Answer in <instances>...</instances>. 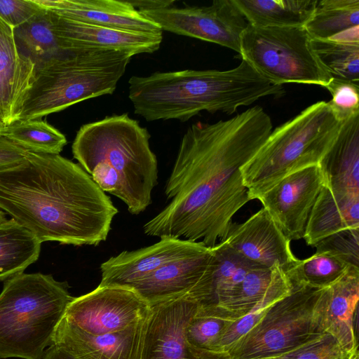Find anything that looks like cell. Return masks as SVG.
Returning <instances> with one entry per match:
<instances>
[{"label": "cell", "mask_w": 359, "mask_h": 359, "mask_svg": "<svg viewBox=\"0 0 359 359\" xmlns=\"http://www.w3.org/2000/svg\"><path fill=\"white\" fill-rule=\"evenodd\" d=\"M271 131V118L259 106L189 126L165 187L170 203L144 224V233L208 248L224 241L233 216L250 201L241 169Z\"/></svg>", "instance_id": "cell-1"}, {"label": "cell", "mask_w": 359, "mask_h": 359, "mask_svg": "<svg viewBox=\"0 0 359 359\" xmlns=\"http://www.w3.org/2000/svg\"><path fill=\"white\" fill-rule=\"evenodd\" d=\"M0 208L41 243L98 245L118 209L81 167L60 154L28 151L0 171Z\"/></svg>", "instance_id": "cell-2"}, {"label": "cell", "mask_w": 359, "mask_h": 359, "mask_svg": "<svg viewBox=\"0 0 359 359\" xmlns=\"http://www.w3.org/2000/svg\"><path fill=\"white\" fill-rule=\"evenodd\" d=\"M129 98L135 114L147 121L176 119L185 122L203 111L236 112L267 96H281L283 86L259 74L242 60L225 70L185 69L133 76Z\"/></svg>", "instance_id": "cell-3"}, {"label": "cell", "mask_w": 359, "mask_h": 359, "mask_svg": "<svg viewBox=\"0 0 359 359\" xmlns=\"http://www.w3.org/2000/svg\"><path fill=\"white\" fill-rule=\"evenodd\" d=\"M150 135L128 114L83 125L72 144L74 158L105 193L121 200L133 215L151 203L158 162Z\"/></svg>", "instance_id": "cell-4"}, {"label": "cell", "mask_w": 359, "mask_h": 359, "mask_svg": "<svg viewBox=\"0 0 359 359\" xmlns=\"http://www.w3.org/2000/svg\"><path fill=\"white\" fill-rule=\"evenodd\" d=\"M133 56L123 51L81 48L36 65L17 120L41 118L77 102L113 94Z\"/></svg>", "instance_id": "cell-5"}, {"label": "cell", "mask_w": 359, "mask_h": 359, "mask_svg": "<svg viewBox=\"0 0 359 359\" xmlns=\"http://www.w3.org/2000/svg\"><path fill=\"white\" fill-rule=\"evenodd\" d=\"M67 283L41 273H20L0 293V358L41 359L73 299Z\"/></svg>", "instance_id": "cell-6"}, {"label": "cell", "mask_w": 359, "mask_h": 359, "mask_svg": "<svg viewBox=\"0 0 359 359\" xmlns=\"http://www.w3.org/2000/svg\"><path fill=\"white\" fill-rule=\"evenodd\" d=\"M325 101L317 102L278 126L241 172L250 200L286 175L320 164L341 127Z\"/></svg>", "instance_id": "cell-7"}, {"label": "cell", "mask_w": 359, "mask_h": 359, "mask_svg": "<svg viewBox=\"0 0 359 359\" xmlns=\"http://www.w3.org/2000/svg\"><path fill=\"white\" fill-rule=\"evenodd\" d=\"M302 27H259L248 24L240 46L241 60L271 82L318 85L325 88L332 77L311 45Z\"/></svg>", "instance_id": "cell-8"}, {"label": "cell", "mask_w": 359, "mask_h": 359, "mask_svg": "<svg viewBox=\"0 0 359 359\" xmlns=\"http://www.w3.org/2000/svg\"><path fill=\"white\" fill-rule=\"evenodd\" d=\"M321 289L292 285L239 339L226 359H263L287 352L322 334L313 312Z\"/></svg>", "instance_id": "cell-9"}, {"label": "cell", "mask_w": 359, "mask_h": 359, "mask_svg": "<svg viewBox=\"0 0 359 359\" xmlns=\"http://www.w3.org/2000/svg\"><path fill=\"white\" fill-rule=\"evenodd\" d=\"M140 12L162 31L217 43L238 53L248 25L233 0H215L208 6H170Z\"/></svg>", "instance_id": "cell-10"}, {"label": "cell", "mask_w": 359, "mask_h": 359, "mask_svg": "<svg viewBox=\"0 0 359 359\" xmlns=\"http://www.w3.org/2000/svg\"><path fill=\"white\" fill-rule=\"evenodd\" d=\"M150 310L151 305L132 287L98 285L74 297L62 318L85 332L101 335L136 325Z\"/></svg>", "instance_id": "cell-11"}, {"label": "cell", "mask_w": 359, "mask_h": 359, "mask_svg": "<svg viewBox=\"0 0 359 359\" xmlns=\"http://www.w3.org/2000/svg\"><path fill=\"white\" fill-rule=\"evenodd\" d=\"M324 183L320 164L311 165L286 175L257 199L289 241L299 240Z\"/></svg>", "instance_id": "cell-12"}, {"label": "cell", "mask_w": 359, "mask_h": 359, "mask_svg": "<svg viewBox=\"0 0 359 359\" xmlns=\"http://www.w3.org/2000/svg\"><path fill=\"white\" fill-rule=\"evenodd\" d=\"M215 258L212 248L170 262L133 284V288L150 305L189 294L200 304L211 297Z\"/></svg>", "instance_id": "cell-13"}, {"label": "cell", "mask_w": 359, "mask_h": 359, "mask_svg": "<svg viewBox=\"0 0 359 359\" xmlns=\"http://www.w3.org/2000/svg\"><path fill=\"white\" fill-rule=\"evenodd\" d=\"M358 300L359 267L349 266L333 284L321 289L313 307L318 332L334 337L346 355L358 349Z\"/></svg>", "instance_id": "cell-14"}, {"label": "cell", "mask_w": 359, "mask_h": 359, "mask_svg": "<svg viewBox=\"0 0 359 359\" xmlns=\"http://www.w3.org/2000/svg\"><path fill=\"white\" fill-rule=\"evenodd\" d=\"M198 305L189 294L151 304L142 359H199L186 340L187 325Z\"/></svg>", "instance_id": "cell-15"}, {"label": "cell", "mask_w": 359, "mask_h": 359, "mask_svg": "<svg viewBox=\"0 0 359 359\" xmlns=\"http://www.w3.org/2000/svg\"><path fill=\"white\" fill-rule=\"evenodd\" d=\"M234 251L258 266L278 264L285 272L298 262L289 241L262 208L242 224H232L224 241Z\"/></svg>", "instance_id": "cell-16"}, {"label": "cell", "mask_w": 359, "mask_h": 359, "mask_svg": "<svg viewBox=\"0 0 359 359\" xmlns=\"http://www.w3.org/2000/svg\"><path fill=\"white\" fill-rule=\"evenodd\" d=\"M206 248L200 242L161 238L151 245L123 251L101 264L99 285L130 287L167 263L196 254Z\"/></svg>", "instance_id": "cell-17"}, {"label": "cell", "mask_w": 359, "mask_h": 359, "mask_svg": "<svg viewBox=\"0 0 359 359\" xmlns=\"http://www.w3.org/2000/svg\"><path fill=\"white\" fill-rule=\"evenodd\" d=\"M149 313L133 326L101 335L85 332L62 318L53 344L62 347L78 359H142Z\"/></svg>", "instance_id": "cell-18"}, {"label": "cell", "mask_w": 359, "mask_h": 359, "mask_svg": "<svg viewBox=\"0 0 359 359\" xmlns=\"http://www.w3.org/2000/svg\"><path fill=\"white\" fill-rule=\"evenodd\" d=\"M50 12L55 33L65 52L81 48H98L127 52L134 56L154 53L161 46L162 34L125 31L83 23Z\"/></svg>", "instance_id": "cell-19"}, {"label": "cell", "mask_w": 359, "mask_h": 359, "mask_svg": "<svg viewBox=\"0 0 359 359\" xmlns=\"http://www.w3.org/2000/svg\"><path fill=\"white\" fill-rule=\"evenodd\" d=\"M35 1L41 7L69 20L116 29L162 34L156 22L126 0Z\"/></svg>", "instance_id": "cell-20"}, {"label": "cell", "mask_w": 359, "mask_h": 359, "mask_svg": "<svg viewBox=\"0 0 359 359\" xmlns=\"http://www.w3.org/2000/svg\"><path fill=\"white\" fill-rule=\"evenodd\" d=\"M34 68L19 51L13 28L0 18V121L6 125L17 120Z\"/></svg>", "instance_id": "cell-21"}, {"label": "cell", "mask_w": 359, "mask_h": 359, "mask_svg": "<svg viewBox=\"0 0 359 359\" xmlns=\"http://www.w3.org/2000/svg\"><path fill=\"white\" fill-rule=\"evenodd\" d=\"M359 228V194L335 191L324 183L310 213L304 238L314 246L347 229Z\"/></svg>", "instance_id": "cell-22"}, {"label": "cell", "mask_w": 359, "mask_h": 359, "mask_svg": "<svg viewBox=\"0 0 359 359\" xmlns=\"http://www.w3.org/2000/svg\"><path fill=\"white\" fill-rule=\"evenodd\" d=\"M320 166L330 188L359 194V115L344 121Z\"/></svg>", "instance_id": "cell-23"}, {"label": "cell", "mask_w": 359, "mask_h": 359, "mask_svg": "<svg viewBox=\"0 0 359 359\" xmlns=\"http://www.w3.org/2000/svg\"><path fill=\"white\" fill-rule=\"evenodd\" d=\"M292 290L291 282L278 264L271 268L255 266L230 298L213 307L224 316L236 319L263 300L272 297H284Z\"/></svg>", "instance_id": "cell-24"}, {"label": "cell", "mask_w": 359, "mask_h": 359, "mask_svg": "<svg viewBox=\"0 0 359 359\" xmlns=\"http://www.w3.org/2000/svg\"><path fill=\"white\" fill-rule=\"evenodd\" d=\"M318 0H233L249 25L259 27H302Z\"/></svg>", "instance_id": "cell-25"}, {"label": "cell", "mask_w": 359, "mask_h": 359, "mask_svg": "<svg viewBox=\"0 0 359 359\" xmlns=\"http://www.w3.org/2000/svg\"><path fill=\"white\" fill-rule=\"evenodd\" d=\"M41 242L14 219L0 222V281L23 271L40 255Z\"/></svg>", "instance_id": "cell-26"}, {"label": "cell", "mask_w": 359, "mask_h": 359, "mask_svg": "<svg viewBox=\"0 0 359 359\" xmlns=\"http://www.w3.org/2000/svg\"><path fill=\"white\" fill-rule=\"evenodd\" d=\"M13 34L20 53L35 66L66 53L55 33L50 12L43 7L26 22L14 28Z\"/></svg>", "instance_id": "cell-27"}, {"label": "cell", "mask_w": 359, "mask_h": 359, "mask_svg": "<svg viewBox=\"0 0 359 359\" xmlns=\"http://www.w3.org/2000/svg\"><path fill=\"white\" fill-rule=\"evenodd\" d=\"M212 249L215 267L212 293L209 302L204 305L210 306H218L230 298L238 289L248 272L258 266L240 255L224 241Z\"/></svg>", "instance_id": "cell-28"}, {"label": "cell", "mask_w": 359, "mask_h": 359, "mask_svg": "<svg viewBox=\"0 0 359 359\" xmlns=\"http://www.w3.org/2000/svg\"><path fill=\"white\" fill-rule=\"evenodd\" d=\"M359 26V0H318L304 25L311 39H330Z\"/></svg>", "instance_id": "cell-29"}, {"label": "cell", "mask_w": 359, "mask_h": 359, "mask_svg": "<svg viewBox=\"0 0 359 359\" xmlns=\"http://www.w3.org/2000/svg\"><path fill=\"white\" fill-rule=\"evenodd\" d=\"M1 135L28 151L43 154H59L67 144L62 133L41 118L15 120Z\"/></svg>", "instance_id": "cell-30"}, {"label": "cell", "mask_w": 359, "mask_h": 359, "mask_svg": "<svg viewBox=\"0 0 359 359\" xmlns=\"http://www.w3.org/2000/svg\"><path fill=\"white\" fill-rule=\"evenodd\" d=\"M234 319L224 316L214 307L199 304L186 329V340L193 355L212 359V352L224 330Z\"/></svg>", "instance_id": "cell-31"}, {"label": "cell", "mask_w": 359, "mask_h": 359, "mask_svg": "<svg viewBox=\"0 0 359 359\" xmlns=\"http://www.w3.org/2000/svg\"><path fill=\"white\" fill-rule=\"evenodd\" d=\"M349 266L330 252H316L309 258L299 259L285 274L292 285L322 289L337 280Z\"/></svg>", "instance_id": "cell-32"}, {"label": "cell", "mask_w": 359, "mask_h": 359, "mask_svg": "<svg viewBox=\"0 0 359 359\" xmlns=\"http://www.w3.org/2000/svg\"><path fill=\"white\" fill-rule=\"evenodd\" d=\"M311 45L332 78L359 83V42L311 39Z\"/></svg>", "instance_id": "cell-33"}, {"label": "cell", "mask_w": 359, "mask_h": 359, "mask_svg": "<svg viewBox=\"0 0 359 359\" xmlns=\"http://www.w3.org/2000/svg\"><path fill=\"white\" fill-rule=\"evenodd\" d=\"M347 356L334 337L323 333L292 350L263 359H345Z\"/></svg>", "instance_id": "cell-34"}, {"label": "cell", "mask_w": 359, "mask_h": 359, "mask_svg": "<svg viewBox=\"0 0 359 359\" xmlns=\"http://www.w3.org/2000/svg\"><path fill=\"white\" fill-rule=\"evenodd\" d=\"M332 95L329 106L342 122L359 115V83L332 78L325 87Z\"/></svg>", "instance_id": "cell-35"}, {"label": "cell", "mask_w": 359, "mask_h": 359, "mask_svg": "<svg viewBox=\"0 0 359 359\" xmlns=\"http://www.w3.org/2000/svg\"><path fill=\"white\" fill-rule=\"evenodd\" d=\"M316 252H327L348 264L359 267V228L347 229L318 241Z\"/></svg>", "instance_id": "cell-36"}, {"label": "cell", "mask_w": 359, "mask_h": 359, "mask_svg": "<svg viewBox=\"0 0 359 359\" xmlns=\"http://www.w3.org/2000/svg\"><path fill=\"white\" fill-rule=\"evenodd\" d=\"M41 9L35 0H0V18L13 29L26 22Z\"/></svg>", "instance_id": "cell-37"}, {"label": "cell", "mask_w": 359, "mask_h": 359, "mask_svg": "<svg viewBox=\"0 0 359 359\" xmlns=\"http://www.w3.org/2000/svg\"><path fill=\"white\" fill-rule=\"evenodd\" d=\"M28 150L0 135V171L21 163Z\"/></svg>", "instance_id": "cell-38"}, {"label": "cell", "mask_w": 359, "mask_h": 359, "mask_svg": "<svg viewBox=\"0 0 359 359\" xmlns=\"http://www.w3.org/2000/svg\"><path fill=\"white\" fill-rule=\"evenodd\" d=\"M135 8L140 11H155L172 6L175 1L168 0H136L128 1Z\"/></svg>", "instance_id": "cell-39"}, {"label": "cell", "mask_w": 359, "mask_h": 359, "mask_svg": "<svg viewBox=\"0 0 359 359\" xmlns=\"http://www.w3.org/2000/svg\"><path fill=\"white\" fill-rule=\"evenodd\" d=\"M41 359H78L76 356L55 344H52L43 352Z\"/></svg>", "instance_id": "cell-40"}, {"label": "cell", "mask_w": 359, "mask_h": 359, "mask_svg": "<svg viewBox=\"0 0 359 359\" xmlns=\"http://www.w3.org/2000/svg\"><path fill=\"white\" fill-rule=\"evenodd\" d=\"M345 359H359L358 349H356L353 352L348 354Z\"/></svg>", "instance_id": "cell-41"}, {"label": "cell", "mask_w": 359, "mask_h": 359, "mask_svg": "<svg viewBox=\"0 0 359 359\" xmlns=\"http://www.w3.org/2000/svg\"><path fill=\"white\" fill-rule=\"evenodd\" d=\"M5 214L4 212L0 210V222L6 220Z\"/></svg>", "instance_id": "cell-42"}, {"label": "cell", "mask_w": 359, "mask_h": 359, "mask_svg": "<svg viewBox=\"0 0 359 359\" xmlns=\"http://www.w3.org/2000/svg\"><path fill=\"white\" fill-rule=\"evenodd\" d=\"M6 125L0 121V135Z\"/></svg>", "instance_id": "cell-43"}]
</instances>
